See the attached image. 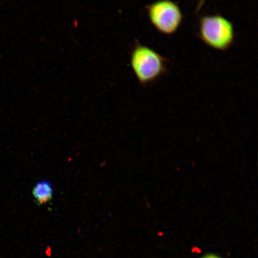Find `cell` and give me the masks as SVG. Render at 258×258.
Listing matches in <instances>:
<instances>
[{"label":"cell","instance_id":"obj_5","mask_svg":"<svg viewBox=\"0 0 258 258\" xmlns=\"http://www.w3.org/2000/svg\"><path fill=\"white\" fill-rule=\"evenodd\" d=\"M208 0H199L198 5H197L196 9V14H199V13L202 11L203 6H205V3Z\"/></svg>","mask_w":258,"mask_h":258},{"label":"cell","instance_id":"obj_4","mask_svg":"<svg viewBox=\"0 0 258 258\" xmlns=\"http://www.w3.org/2000/svg\"><path fill=\"white\" fill-rule=\"evenodd\" d=\"M32 195L38 205L46 204L53 198V187L47 180H41L34 186Z\"/></svg>","mask_w":258,"mask_h":258},{"label":"cell","instance_id":"obj_3","mask_svg":"<svg viewBox=\"0 0 258 258\" xmlns=\"http://www.w3.org/2000/svg\"><path fill=\"white\" fill-rule=\"evenodd\" d=\"M145 9L150 23L161 34L172 36L182 24L181 8L172 0H157L147 5Z\"/></svg>","mask_w":258,"mask_h":258},{"label":"cell","instance_id":"obj_6","mask_svg":"<svg viewBox=\"0 0 258 258\" xmlns=\"http://www.w3.org/2000/svg\"><path fill=\"white\" fill-rule=\"evenodd\" d=\"M202 258H222L215 254H208L203 256Z\"/></svg>","mask_w":258,"mask_h":258},{"label":"cell","instance_id":"obj_2","mask_svg":"<svg viewBox=\"0 0 258 258\" xmlns=\"http://www.w3.org/2000/svg\"><path fill=\"white\" fill-rule=\"evenodd\" d=\"M198 37L212 49L224 51L234 43V26L233 22L221 15L203 16L199 21Z\"/></svg>","mask_w":258,"mask_h":258},{"label":"cell","instance_id":"obj_1","mask_svg":"<svg viewBox=\"0 0 258 258\" xmlns=\"http://www.w3.org/2000/svg\"><path fill=\"white\" fill-rule=\"evenodd\" d=\"M130 60L135 76L143 86L156 82L167 72L166 58L139 42L132 50Z\"/></svg>","mask_w":258,"mask_h":258}]
</instances>
